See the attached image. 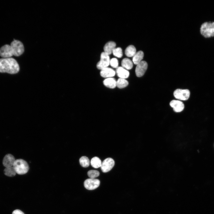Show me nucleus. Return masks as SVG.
Segmentation results:
<instances>
[{
    "label": "nucleus",
    "instance_id": "obj_1",
    "mask_svg": "<svg viewBox=\"0 0 214 214\" xmlns=\"http://www.w3.org/2000/svg\"><path fill=\"white\" fill-rule=\"evenodd\" d=\"M24 51L22 43L14 39L10 45H5L0 48V56L3 58H10L13 56H18L22 55Z\"/></svg>",
    "mask_w": 214,
    "mask_h": 214
},
{
    "label": "nucleus",
    "instance_id": "obj_2",
    "mask_svg": "<svg viewBox=\"0 0 214 214\" xmlns=\"http://www.w3.org/2000/svg\"><path fill=\"white\" fill-rule=\"evenodd\" d=\"M19 70V64L14 59L11 57L0 59V73L14 74L17 73Z\"/></svg>",
    "mask_w": 214,
    "mask_h": 214
},
{
    "label": "nucleus",
    "instance_id": "obj_3",
    "mask_svg": "<svg viewBox=\"0 0 214 214\" xmlns=\"http://www.w3.org/2000/svg\"><path fill=\"white\" fill-rule=\"evenodd\" d=\"M200 35L205 39L214 37V21H206L202 23L199 29Z\"/></svg>",
    "mask_w": 214,
    "mask_h": 214
},
{
    "label": "nucleus",
    "instance_id": "obj_4",
    "mask_svg": "<svg viewBox=\"0 0 214 214\" xmlns=\"http://www.w3.org/2000/svg\"><path fill=\"white\" fill-rule=\"evenodd\" d=\"M13 166L16 173L20 175L26 174L29 169V165L27 162L21 159L15 160Z\"/></svg>",
    "mask_w": 214,
    "mask_h": 214
},
{
    "label": "nucleus",
    "instance_id": "obj_5",
    "mask_svg": "<svg viewBox=\"0 0 214 214\" xmlns=\"http://www.w3.org/2000/svg\"><path fill=\"white\" fill-rule=\"evenodd\" d=\"M175 97L180 100H187L190 96V92L188 89H177L174 92Z\"/></svg>",
    "mask_w": 214,
    "mask_h": 214
},
{
    "label": "nucleus",
    "instance_id": "obj_6",
    "mask_svg": "<svg viewBox=\"0 0 214 214\" xmlns=\"http://www.w3.org/2000/svg\"><path fill=\"white\" fill-rule=\"evenodd\" d=\"M110 58L108 55L103 52L100 55V59L97 64V68L100 70L107 67L110 64Z\"/></svg>",
    "mask_w": 214,
    "mask_h": 214
},
{
    "label": "nucleus",
    "instance_id": "obj_7",
    "mask_svg": "<svg viewBox=\"0 0 214 214\" xmlns=\"http://www.w3.org/2000/svg\"><path fill=\"white\" fill-rule=\"evenodd\" d=\"M100 182V181L98 179L89 178L85 180L84 182V185L87 190H93L99 186Z\"/></svg>",
    "mask_w": 214,
    "mask_h": 214
},
{
    "label": "nucleus",
    "instance_id": "obj_8",
    "mask_svg": "<svg viewBox=\"0 0 214 214\" xmlns=\"http://www.w3.org/2000/svg\"><path fill=\"white\" fill-rule=\"evenodd\" d=\"M114 161L110 158L105 159L102 162L101 169L102 171L104 173L110 171L114 165Z\"/></svg>",
    "mask_w": 214,
    "mask_h": 214
},
{
    "label": "nucleus",
    "instance_id": "obj_9",
    "mask_svg": "<svg viewBox=\"0 0 214 214\" xmlns=\"http://www.w3.org/2000/svg\"><path fill=\"white\" fill-rule=\"evenodd\" d=\"M147 62L144 61H142L137 65L135 73L137 76L141 77L144 74L147 68Z\"/></svg>",
    "mask_w": 214,
    "mask_h": 214
},
{
    "label": "nucleus",
    "instance_id": "obj_10",
    "mask_svg": "<svg viewBox=\"0 0 214 214\" xmlns=\"http://www.w3.org/2000/svg\"><path fill=\"white\" fill-rule=\"evenodd\" d=\"M170 105L173 108L174 111L176 112L182 111L184 108L183 103L179 100H172L170 103Z\"/></svg>",
    "mask_w": 214,
    "mask_h": 214
},
{
    "label": "nucleus",
    "instance_id": "obj_11",
    "mask_svg": "<svg viewBox=\"0 0 214 214\" xmlns=\"http://www.w3.org/2000/svg\"><path fill=\"white\" fill-rule=\"evenodd\" d=\"M15 160L14 156L10 154L6 155L3 160V164L5 167L13 166Z\"/></svg>",
    "mask_w": 214,
    "mask_h": 214
},
{
    "label": "nucleus",
    "instance_id": "obj_12",
    "mask_svg": "<svg viewBox=\"0 0 214 214\" xmlns=\"http://www.w3.org/2000/svg\"><path fill=\"white\" fill-rule=\"evenodd\" d=\"M115 74V72L114 70L108 67L102 69L100 72L101 76L104 78H111L114 76Z\"/></svg>",
    "mask_w": 214,
    "mask_h": 214
},
{
    "label": "nucleus",
    "instance_id": "obj_13",
    "mask_svg": "<svg viewBox=\"0 0 214 214\" xmlns=\"http://www.w3.org/2000/svg\"><path fill=\"white\" fill-rule=\"evenodd\" d=\"M116 72L117 76L120 78H128L129 75V71L122 67H119L117 68Z\"/></svg>",
    "mask_w": 214,
    "mask_h": 214
},
{
    "label": "nucleus",
    "instance_id": "obj_14",
    "mask_svg": "<svg viewBox=\"0 0 214 214\" xmlns=\"http://www.w3.org/2000/svg\"><path fill=\"white\" fill-rule=\"evenodd\" d=\"M116 43L113 41L107 42L104 47V52L109 55L112 53L113 50L115 48Z\"/></svg>",
    "mask_w": 214,
    "mask_h": 214
},
{
    "label": "nucleus",
    "instance_id": "obj_15",
    "mask_svg": "<svg viewBox=\"0 0 214 214\" xmlns=\"http://www.w3.org/2000/svg\"><path fill=\"white\" fill-rule=\"evenodd\" d=\"M103 83L105 86L110 88H114L116 86V81L114 78L111 77L106 79Z\"/></svg>",
    "mask_w": 214,
    "mask_h": 214
},
{
    "label": "nucleus",
    "instance_id": "obj_16",
    "mask_svg": "<svg viewBox=\"0 0 214 214\" xmlns=\"http://www.w3.org/2000/svg\"><path fill=\"white\" fill-rule=\"evenodd\" d=\"M144 56V53L142 51H139L136 52L133 58V61L134 64L137 65L141 62Z\"/></svg>",
    "mask_w": 214,
    "mask_h": 214
},
{
    "label": "nucleus",
    "instance_id": "obj_17",
    "mask_svg": "<svg viewBox=\"0 0 214 214\" xmlns=\"http://www.w3.org/2000/svg\"><path fill=\"white\" fill-rule=\"evenodd\" d=\"M125 53L128 57L133 56L136 53V48L133 45H130L126 48Z\"/></svg>",
    "mask_w": 214,
    "mask_h": 214
},
{
    "label": "nucleus",
    "instance_id": "obj_18",
    "mask_svg": "<svg viewBox=\"0 0 214 214\" xmlns=\"http://www.w3.org/2000/svg\"><path fill=\"white\" fill-rule=\"evenodd\" d=\"M121 64L123 67L127 70L131 69L133 67V62L130 59L127 58H125L122 59Z\"/></svg>",
    "mask_w": 214,
    "mask_h": 214
},
{
    "label": "nucleus",
    "instance_id": "obj_19",
    "mask_svg": "<svg viewBox=\"0 0 214 214\" xmlns=\"http://www.w3.org/2000/svg\"><path fill=\"white\" fill-rule=\"evenodd\" d=\"M90 163L92 167L95 168H97L101 167L102 162L99 158L95 157L91 159Z\"/></svg>",
    "mask_w": 214,
    "mask_h": 214
},
{
    "label": "nucleus",
    "instance_id": "obj_20",
    "mask_svg": "<svg viewBox=\"0 0 214 214\" xmlns=\"http://www.w3.org/2000/svg\"><path fill=\"white\" fill-rule=\"evenodd\" d=\"M4 172L6 175L10 177L15 176L16 173L13 166L6 167Z\"/></svg>",
    "mask_w": 214,
    "mask_h": 214
},
{
    "label": "nucleus",
    "instance_id": "obj_21",
    "mask_svg": "<svg viewBox=\"0 0 214 214\" xmlns=\"http://www.w3.org/2000/svg\"><path fill=\"white\" fill-rule=\"evenodd\" d=\"M128 82L125 79L119 78L116 81V86L119 88H122L127 86Z\"/></svg>",
    "mask_w": 214,
    "mask_h": 214
},
{
    "label": "nucleus",
    "instance_id": "obj_22",
    "mask_svg": "<svg viewBox=\"0 0 214 214\" xmlns=\"http://www.w3.org/2000/svg\"><path fill=\"white\" fill-rule=\"evenodd\" d=\"M79 161L81 166L84 167H87L90 164L89 159L85 156L81 157L79 160Z\"/></svg>",
    "mask_w": 214,
    "mask_h": 214
},
{
    "label": "nucleus",
    "instance_id": "obj_23",
    "mask_svg": "<svg viewBox=\"0 0 214 214\" xmlns=\"http://www.w3.org/2000/svg\"><path fill=\"white\" fill-rule=\"evenodd\" d=\"M87 174L90 178L94 179L99 175L100 173L97 170H90L88 171Z\"/></svg>",
    "mask_w": 214,
    "mask_h": 214
},
{
    "label": "nucleus",
    "instance_id": "obj_24",
    "mask_svg": "<svg viewBox=\"0 0 214 214\" xmlns=\"http://www.w3.org/2000/svg\"><path fill=\"white\" fill-rule=\"evenodd\" d=\"M112 53L114 56L118 58H121L122 56V50L120 47L115 48L113 50Z\"/></svg>",
    "mask_w": 214,
    "mask_h": 214
},
{
    "label": "nucleus",
    "instance_id": "obj_25",
    "mask_svg": "<svg viewBox=\"0 0 214 214\" xmlns=\"http://www.w3.org/2000/svg\"><path fill=\"white\" fill-rule=\"evenodd\" d=\"M109 64L113 67L117 68L118 66V60L116 58H113L110 60Z\"/></svg>",
    "mask_w": 214,
    "mask_h": 214
},
{
    "label": "nucleus",
    "instance_id": "obj_26",
    "mask_svg": "<svg viewBox=\"0 0 214 214\" xmlns=\"http://www.w3.org/2000/svg\"><path fill=\"white\" fill-rule=\"evenodd\" d=\"M12 214H24L21 211L19 210H14L12 213Z\"/></svg>",
    "mask_w": 214,
    "mask_h": 214
}]
</instances>
